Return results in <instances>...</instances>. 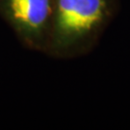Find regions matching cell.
<instances>
[{
    "label": "cell",
    "instance_id": "obj_1",
    "mask_svg": "<svg viewBox=\"0 0 130 130\" xmlns=\"http://www.w3.org/2000/svg\"><path fill=\"white\" fill-rule=\"evenodd\" d=\"M115 11V0H54L46 49L72 55L89 46L104 30Z\"/></svg>",
    "mask_w": 130,
    "mask_h": 130
},
{
    "label": "cell",
    "instance_id": "obj_2",
    "mask_svg": "<svg viewBox=\"0 0 130 130\" xmlns=\"http://www.w3.org/2000/svg\"><path fill=\"white\" fill-rule=\"evenodd\" d=\"M9 19L33 46L46 49L54 0H5Z\"/></svg>",
    "mask_w": 130,
    "mask_h": 130
}]
</instances>
